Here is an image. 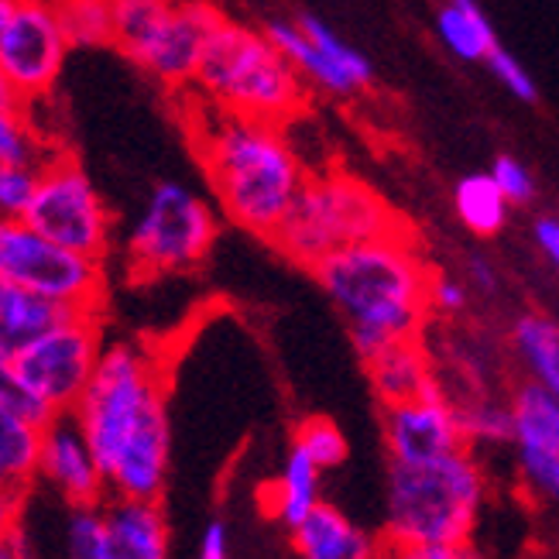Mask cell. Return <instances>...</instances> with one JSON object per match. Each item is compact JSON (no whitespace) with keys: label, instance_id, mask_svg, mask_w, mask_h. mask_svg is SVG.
<instances>
[{"label":"cell","instance_id":"cell-20","mask_svg":"<svg viewBox=\"0 0 559 559\" xmlns=\"http://www.w3.org/2000/svg\"><path fill=\"white\" fill-rule=\"evenodd\" d=\"M264 35H269V41L292 62V69H296L302 80L316 83V90H323L330 96L360 93V86L347 76V72L340 69L333 59H326L320 48L302 35V28L296 21H272L269 28H264Z\"/></svg>","mask_w":559,"mask_h":559},{"label":"cell","instance_id":"cell-22","mask_svg":"<svg viewBox=\"0 0 559 559\" xmlns=\"http://www.w3.org/2000/svg\"><path fill=\"white\" fill-rule=\"evenodd\" d=\"M515 354L528 368L532 381L559 392V326L546 312H525L512 330Z\"/></svg>","mask_w":559,"mask_h":559},{"label":"cell","instance_id":"cell-31","mask_svg":"<svg viewBox=\"0 0 559 559\" xmlns=\"http://www.w3.org/2000/svg\"><path fill=\"white\" fill-rule=\"evenodd\" d=\"M460 429L467 443H508L512 440V412L498 402L480 399L474 405H456Z\"/></svg>","mask_w":559,"mask_h":559},{"label":"cell","instance_id":"cell-16","mask_svg":"<svg viewBox=\"0 0 559 559\" xmlns=\"http://www.w3.org/2000/svg\"><path fill=\"white\" fill-rule=\"evenodd\" d=\"M114 559H165L168 556V519L162 498H104Z\"/></svg>","mask_w":559,"mask_h":559},{"label":"cell","instance_id":"cell-2","mask_svg":"<svg viewBox=\"0 0 559 559\" xmlns=\"http://www.w3.org/2000/svg\"><path fill=\"white\" fill-rule=\"evenodd\" d=\"M312 272L347 320L360 360H368L392 340L419 336L432 312V269L416 251L412 230L360 240L312 264Z\"/></svg>","mask_w":559,"mask_h":559},{"label":"cell","instance_id":"cell-42","mask_svg":"<svg viewBox=\"0 0 559 559\" xmlns=\"http://www.w3.org/2000/svg\"><path fill=\"white\" fill-rule=\"evenodd\" d=\"M14 107H21V100H17V93L11 90V83L4 80V72H0V110H14Z\"/></svg>","mask_w":559,"mask_h":559},{"label":"cell","instance_id":"cell-10","mask_svg":"<svg viewBox=\"0 0 559 559\" xmlns=\"http://www.w3.org/2000/svg\"><path fill=\"white\" fill-rule=\"evenodd\" d=\"M0 278L17 282L72 309H104L107 275L100 258L48 240L21 216H0Z\"/></svg>","mask_w":559,"mask_h":559},{"label":"cell","instance_id":"cell-6","mask_svg":"<svg viewBox=\"0 0 559 559\" xmlns=\"http://www.w3.org/2000/svg\"><path fill=\"white\" fill-rule=\"evenodd\" d=\"M388 234H408L395 210L368 182L330 173L316 179L306 176L272 240L292 261L312 269L336 251Z\"/></svg>","mask_w":559,"mask_h":559},{"label":"cell","instance_id":"cell-19","mask_svg":"<svg viewBox=\"0 0 559 559\" xmlns=\"http://www.w3.org/2000/svg\"><path fill=\"white\" fill-rule=\"evenodd\" d=\"M364 368H368L374 392L384 405L416 399L432 381L429 360L419 347V336L392 340V344H384L378 354H371L368 360H364Z\"/></svg>","mask_w":559,"mask_h":559},{"label":"cell","instance_id":"cell-13","mask_svg":"<svg viewBox=\"0 0 559 559\" xmlns=\"http://www.w3.org/2000/svg\"><path fill=\"white\" fill-rule=\"evenodd\" d=\"M512 443L519 460L522 488L536 501H556L559 495V392L539 381H525L512 405Z\"/></svg>","mask_w":559,"mask_h":559},{"label":"cell","instance_id":"cell-5","mask_svg":"<svg viewBox=\"0 0 559 559\" xmlns=\"http://www.w3.org/2000/svg\"><path fill=\"white\" fill-rule=\"evenodd\" d=\"M192 83L210 104L278 128L306 107V80L269 35L227 17L210 28Z\"/></svg>","mask_w":559,"mask_h":559},{"label":"cell","instance_id":"cell-36","mask_svg":"<svg viewBox=\"0 0 559 559\" xmlns=\"http://www.w3.org/2000/svg\"><path fill=\"white\" fill-rule=\"evenodd\" d=\"M24 498H28V491L11 488V484H0V543H11L21 536Z\"/></svg>","mask_w":559,"mask_h":559},{"label":"cell","instance_id":"cell-24","mask_svg":"<svg viewBox=\"0 0 559 559\" xmlns=\"http://www.w3.org/2000/svg\"><path fill=\"white\" fill-rule=\"evenodd\" d=\"M320 501V467L312 460L292 447L285 471L275 480V501H272V519H278L285 528L302 522V515Z\"/></svg>","mask_w":559,"mask_h":559},{"label":"cell","instance_id":"cell-23","mask_svg":"<svg viewBox=\"0 0 559 559\" xmlns=\"http://www.w3.org/2000/svg\"><path fill=\"white\" fill-rule=\"evenodd\" d=\"M453 206L460 224L477 237H495L508 224V210H512L488 173L460 179L453 189Z\"/></svg>","mask_w":559,"mask_h":559},{"label":"cell","instance_id":"cell-44","mask_svg":"<svg viewBox=\"0 0 559 559\" xmlns=\"http://www.w3.org/2000/svg\"><path fill=\"white\" fill-rule=\"evenodd\" d=\"M41 4H59V0H41Z\"/></svg>","mask_w":559,"mask_h":559},{"label":"cell","instance_id":"cell-30","mask_svg":"<svg viewBox=\"0 0 559 559\" xmlns=\"http://www.w3.org/2000/svg\"><path fill=\"white\" fill-rule=\"evenodd\" d=\"M292 447L302 450L320 471H333V467H340L347 460V440H344V432H340L323 416H312V419L299 423L296 443H292Z\"/></svg>","mask_w":559,"mask_h":559},{"label":"cell","instance_id":"cell-25","mask_svg":"<svg viewBox=\"0 0 559 559\" xmlns=\"http://www.w3.org/2000/svg\"><path fill=\"white\" fill-rule=\"evenodd\" d=\"M38 440H41V426L17 419L11 412H0V480L11 484V488L32 491Z\"/></svg>","mask_w":559,"mask_h":559},{"label":"cell","instance_id":"cell-27","mask_svg":"<svg viewBox=\"0 0 559 559\" xmlns=\"http://www.w3.org/2000/svg\"><path fill=\"white\" fill-rule=\"evenodd\" d=\"M66 549L72 559H114L104 501L72 504V515L66 525Z\"/></svg>","mask_w":559,"mask_h":559},{"label":"cell","instance_id":"cell-41","mask_svg":"<svg viewBox=\"0 0 559 559\" xmlns=\"http://www.w3.org/2000/svg\"><path fill=\"white\" fill-rule=\"evenodd\" d=\"M471 278L480 292L498 288V272L491 269V261H484V258H471Z\"/></svg>","mask_w":559,"mask_h":559},{"label":"cell","instance_id":"cell-4","mask_svg":"<svg viewBox=\"0 0 559 559\" xmlns=\"http://www.w3.org/2000/svg\"><path fill=\"white\" fill-rule=\"evenodd\" d=\"M484 498H488V480L467 447L429 464H392L384 543L402 556L429 543L471 549Z\"/></svg>","mask_w":559,"mask_h":559},{"label":"cell","instance_id":"cell-35","mask_svg":"<svg viewBox=\"0 0 559 559\" xmlns=\"http://www.w3.org/2000/svg\"><path fill=\"white\" fill-rule=\"evenodd\" d=\"M484 62L491 66V72L498 76V83L512 93V96H519L522 104H536L539 100V86H536V80H532V72L512 56V52H504L501 45H495L488 56H484Z\"/></svg>","mask_w":559,"mask_h":559},{"label":"cell","instance_id":"cell-33","mask_svg":"<svg viewBox=\"0 0 559 559\" xmlns=\"http://www.w3.org/2000/svg\"><path fill=\"white\" fill-rule=\"evenodd\" d=\"M38 186V165H0V216H24Z\"/></svg>","mask_w":559,"mask_h":559},{"label":"cell","instance_id":"cell-14","mask_svg":"<svg viewBox=\"0 0 559 559\" xmlns=\"http://www.w3.org/2000/svg\"><path fill=\"white\" fill-rule=\"evenodd\" d=\"M384 443L392 464H429L436 456L467 447L456 405L436 384V378L416 399L384 405Z\"/></svg>","mask_w":559,"mask_h":559},{"label":"cell","instance_id":"cell-12","mask_svg":"<svg viewBox=\"0 0 559 559\" xmlns=\"http://www.w3.org/2000/svg\"><path fill=\"white\" fill-rule=\"evenodd\" d=\"M69 48L56 4L14 0L0 28V72L21 104H35L56 86Z\"/></svg>","mask_w":559,"mask_h":559},{"label":"cell","instance_id":"cell-8","mask_svg":"<svg viewBox=\"0 0 559 559\" xmlns=\"http://www.w3.org/2000/svg\"><path fill=\"white\" fill-rule=\"evenodd\" d=\"M216 240V213L182 182H162L128 234V264L138 278L189 275Z\"/></svg>","mask_w":559,"mask_h":559},{"label":"cell","instance_id":"cell-45","mask_svg":"<svg viewBox=\"0 0 559 559\" xmlns=\"http://www.w3.org/2000/svg\"><path fill=\"white\" fill-rule=\"evenodd\" d=\"M0 484H4V480H0Z\"/></svg>","mask_w":559,"mask_h":559},{"label":"cell","instance_id":"cell-7","mask_svg":"<svg viewBox=\"0 0 559 559\" xmlns=\"http://www.w3.org/2000/svg\"><path fill=\"white\" fill-rule=\"evenodd\" d=\"M110 41L168 86L192 83L203 41L224 14L203 0H110Z\"/></svg>","mask_w":559,"mask_h":559},{"label":"cell","instance_id":"cell-43","mask_svg":"<svg viewBox=\"0 0 559 559\" xmlns=\"http://www.w3.org/2000/svg\"><path fill=\"white\" fill-rule=\"evenodd\" d=\"M11 8H14V0H0V28H4V21H8Z\"/></svg>","mask_w":559,"mask_h":559},{"label":"cell","instance_id":"cell-37","mask_svg":"<svg viewBox=\"0 0 559 559\" xmlns=\"http://www.w3.org/2000/svg\"><path fill=\"white\" fill-rule=\"evenodd\" d=\"M467 306V288L460 285L456 278L447 275H436L429 278V309H440V312H460Z\"/></svg>","mask_w":559,"mask_h":559},{"label":"cell","instance_id":"cell-1","mask_svg":"<svg viewBox=\"0 0 559 559\" xmlns=\"http://www.w3.org/2000/svg\"><path fill=\"white\" fill-rule=\"evenodd\" d=\"M76 416L86 443L100 464L107 495L162 498L173 460L165 364L144 344H104L83 388Z\"/></svg>","mask_w":559,"mask_h":559},{"label":"cell","instance_id":"cell-40","mask_svg":"<svg viewBox=\"0 0 559 559\" xmlns=\"http://www.w3.org/2000/svg\"><path fill=\"white\" fill-rule=\"evenodd\" d=\"M467 552H471L467 546H443V543H429V546L408 549L405 556H412V559H460V556H467Z\"/></svg>","mask_w":559,"mask_h":559},{"label":"cell","instance_id":"cell-29","mask_svg":"<svg viewBox=\"0 0 559 559\" xmlns=\"http://www.w3.org/2000/svg\"><path fill=\"white\" fill-rule=\"evenodd\" d=\"M56 148L38 138L28 104H21L14 110H0V165L14 162V165H41Z\"/></svg>","mask_w":559,"mask_h":559},{"label":"cell","instance_id":"cell-15","mask_svg":"<svg viewBox=\"0 0 559 559\" xmlns=\"http://www.w3.org/2000/svg\"><path fill=\"white\" fill-rule=\"evenodd\" d=\"M35 480L56 488L59 498L72 504H96L107 498V480L86 443V436L72 412H52L41 426Z\"/></svg>","mask_w":559,"mask_h":559},{"label":"cell","instance_id":"cell-3","mask_svg":"<svg viewBox=\"0 0 559 559\" xmlns=\"http://www.w3.org/2000/svg\"><path fill=\"white\" fill-rule=\"evenodd\" d=\"M192 144L224 213L248 234L272 240L306 182V168L282 128L210 104V114L197 120Z\"/></svg>","mask_w":559,"mask_h":559},{"label":"cell","instance_id":"cell-9","mask_svg":"<svg viewBox=\"0 0 559 559\" xmlns=\"http://www.w3.org/2000/svg\"><path fill=\"white\" fill-rule=\"evenodd\" d=\"M21 221L76 254L104 261L110 251V210L86 168L66 152H52L38 165L35 197Z\"/></svg>","mask_w":559,"mask_h":559},{"label":"cell","instance_id":"cell-28","mask_svg":"<svg viewBox=\"0 0 559 559\" xmlns=\"http://www.w3.org/2000/svg\"><path fill=\"white\" fill-rule=\"evenodd\" d=\"M56 11L69 45H110V0H59Z\"/></svg>","mask_w":559,"mask_h":559},{"label":"cell","instance_id":"cell-26","mask_svg":"<svg viewBox=\"0 0 559 559\" xmlns=\"http://www.w3.org/2000/svg\"><path fill=\"white\" fill-rule=\"evenodd\" d=\"M296 24L302 28V35H306L316 48H320V52H323L326 59H333L340 69H344L360 90H368V86H371V80H374V66H371V59L364 56V52H357L354 45H347L344 38H340V35L330 28L326 21H320L316 14H299Z\"/></svg>","mask_w":559,"mask_h":559},{"label":"cell","instance_id":"cell-11","mask_svg":"<svg viewBox=\"0 0 559 559\" xmlns=\"http://www.w3.org/2000/svg\"><path fill=\"white\" fill-rule=\"evenodd\" d=\"M104 347V320L96 309H76L62 323L35 336L17 354H11L14 371L24 384L52 408L69 412L83 395L93 364Z\"/></svg>","mask_w":559,"mask_h":559},{"label":"cell","instance_id":"cell-39","mask_svg":"<svg viewBox=\"0 0 559 559\" xmlns=\"http://www.w3.org/2000/svg\"><path fill=\"white\" fill-rule=\"evenodd\" d=\"M200 556L203 559H227L230 556V536H227V525L216 519L203 528V539H200Z\"/></svg>","mask_w":559,"mask_h":559},{"label":"cell","instance_id":"cell-38","mask_svg":"<svg viewBox=\"0 0 559 559\" xmlns=\"http://www.w3.org/2000/svg\"><path fill=\"white\" fill-rule=\"evenodd\" d=\"M532 237H536V245H539L543 258H546L549 264H556V261H559V221H556L552 213L536 216V224H532Z\"/></svg>","mask_w":559,"mask_h":559},{"label":"cell","instance_id":"cell-18","mask_svg":"<svg viewBox=\"0 0 559 559\" xmlns=\"http://www.w3.org/2000/svg\"><path fill=\"white\" fill-rule=\"evenodd\" d=\"M69 312L76 309L59 299H48L41 292L24 288L17 282L0 278V354L4 357L17 354L35 336L62 323Z\"/></svg>","mask_w":559,"mask_h":559},{"label":"cell","instance_id":"cell-21","mask_svg":"<svg viewBox=\"0 0 559 559\" xmlns=\"http://www.w3.org/2000/svg\"><path fill=\"white\" fill-rule=\"evenodd\" d=\"M436 35L464 62H484V56L498 45L491 21L480 11L477 0H447L436 11Z\"/></svg>","mask_w":559,"mask_h":559},{"label":"cell","instance_id":"cell-17","mask_svg":"<svg viewBox=\"0 0 559 559\" xmlns=\"http://www.w3.org/2000/svg\"><path fill=\"white\" fill-rule=\"evenodd\" d=\"M292 549L302 559H371L378 543L364 528H357L340 508L316 501L302 522L288 528Z\"/></svg>","mask_w":559,"mask_h":559},{"label":"cell","instance_id":"cell-32","mask_svg":"<svg viewBox=\"0 0 559 559\" xmlns=\"http://www.w3.org/2000/svg\"><path fill=\"white\" fill-rule=\"evenodd\" d=\"M0 412H11V416L28 419L35 426H45L48 416H52V408L24 384V378L14 371L11 357H4V354H0Z\"/></svg>","mask_w":559,"mask_h":559},{"label":"cell","instance_id":"cell-34","mask_svg":"<svg viewBox=\"0 0 559 559\" xmlns=\"http://www.w3.org/2000/svg\"><path fill=\"white\" fill-rule=\"evenodd\" d=\"M488 176L501 189L508 206H525L536 200V176H532V168H525V162H519L512 155H498Z\"/></svg>","mask_w":559,"mask_h":559}]
</instances>
